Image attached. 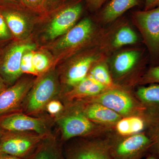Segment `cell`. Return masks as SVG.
Returning a JSON list of instances; mask_svg holds the SVG:
<instances>
[{
  "instance_id": "1",
  "label": "cell",
  "mask_w": 159,
  "mask_h": 159,
  "mask_svg": "<svg viewBox=\"0 0 159 159\" xmlns=\"http://www.w3.org/2000/svg\"><path fill=\"white\" fill-rule=\"evenodd\" d=\"M142 49H129L117 53L109 67L114 82L119 86L129 89L134 86L145 72L147 57Z\"/></svg>"
},
{
  "instance_id": "2",
  "label": "cell",
  "mask_w": 159,
  "mask_h": 159,
  "mask_svg": "<svg viewBox=\"0 0 159 159\" xmlns=\"http://www.w3.org/2000/svg\"><path fill=\"white\" fill-rule=\"evenodd\" d=\"M69 110L57 120L63 142L74 138L101 136L113 130L111 127L91 121L74 104Z\"/></svg>"
},
{
  "instance_id": "3",
  "label": "cell",
  "mask_w": 159,
  "mask_h": 159,
  "mask_svg": "<svg viewBox=\"0 0 159 159\" xmlns=\"http://www.w3.org/2000/svg\"><path fill=\"white\" fill-rule=\"evenodd\" d=\"M79 101L99 103L122 117L144 115L152 112L139 102L133 92L123 87L109 89L95 97Z\"/></svg>"
},
{
  "instance_id": "4",
  "label": "cell",
  "mask_w": 159,
  "mask_h": 159,
  "mask_svg": "<svg viewBox=\"0 0 159 159\" xmlns=\"http://www.w3.org/2000/svg\"><path fill=\"white\" fill-rule=\"evenodd\" d=\"M132 20L148 51L152 66L159 64V6L134 12Z\"/></svg>"
},
{
  "instance_id": "5",
  "label": "cell",
  "mask_w": 159,
  "mask_h": 159,
  "mask_svg": "<svg viewBox=\"0 0 159 159\" xmlns=\"http://www.w3.org/2000/svg\"><path fill=\"white\" fill-rule=\"evenodd\" d=\"M111 132L69 142L64 150L65 159H112L110 153Z\"/></svg>"
},
{
  "instance_id": "6",
  "label": "cell",
  "mask_w": 159,
  "mask_h": 159,
  "mask_svg": "<svg viewBox=\"0 0 159 159\" xmlns=\"http://www.w3.org/2000/svg\"><path fill=\"white\" fill-rule=\"evenodd\" d=\"M112 159H142L150 153L151 142L145 132L122 137L110 134Z\"/></svg>"
},
{
  "instance_id": "7",
  "label": "cell",
  "mask_w": 159,
  "mask_h": 159,
  "mask_svg": "<svg viewBox=\"0 0 159 159\" xmlns=\"http://www.w3.org/2000/svg\"><path fill=\"white\" fill-rule=\"evenodd\" d=\"M59 86L57 76L51 72L43 76L32 88L28 95L26 112L35 115L42 111L48 103L58 93Z\"/></svg>"
},
{
  "instance_id": "8",
  "label": "cell",
  "mask_w": 159,
  "mask_h": 159,
  "mask_svg": "<svg viewBox=\"0 0 159 159\" xmlns=\"http://www.w3.org/2000/svg\"><path fill=\"white\" fill-rule=\"evenodd\" d=\"M47 136L33 133H3L0 153L29 159Z\"/></svg>"
},
{
  "instance_id": "9",
  "label": "cell",
  "mask_w": 159,
  "mask_h": 159,
  "mask_svg": "<svg viewBox=\"0 0 159 159\" xmlns=\"http://www.w3.org/2000/svg\"><path fill=\"white\" fill-rule=\"evenodd\" d=\"M48 127L45 119L30 116L17 111L0 116V131L3 133H33L48 135Z\"/></svg>"
},
{
  "instance_id": "10",
  "label": "cell",
  "mask_w": 159,
  "mask_h": 159,
  "mask_svg": "<svg viewBox=\"0 0 159 159\" xmlns=\"http://www.w3.org/2000/svg\"><path fill=\"white\" fill-rule=\"evenodd\" d=\"M103 44L92 53L79 57L69 67L66 71L65 82L71 88L84 79L91 68L98 62L105 60L106 50Z\"/></svg>"
},
{
  "instance_id": "11",
  "label": "cell",
  "mask_w": 159,
  "mask_h": 159,
  "mask_svg": "<svg viewBox=\"0 0 159 159\" xmlns=\"http://www.w3.org/2000/svg\"><path fill=\"white\" fill-rule=\"evenodd\" d=\"M90 19H84L64 34L57 44L63 50L74 49L81 47L96 37V29Z\"/></svg>"
},
{
  "instance_id": "12",
  "label": "cell",
  "mask_w": 159,
  "mask_h": 159,
  "mask_svg": "<svg viewBox=\"0 0 159 159\" xmlns=\"http://www.w3.org/2000/svg\"><path fill=\"white\" fill-rule=\"evenodd\" d=\"M83 11L80 3L70 5L57 13L50 23L47 33L50 39L64 35L72 29L79 18Z\"/></svg>"
},
{
  "instance_id": "13",
  "label": "cell",
  "mask_w": 159,
  "mask_h": 159,
  "mask_svg": "<svg viewBox=\"0 0 159 159\" xmlns=\"http://www.w3.org/2000/svg\"><path fill=\"white\" fill-rule=\"evenodd\" d=\"M35 48L34 44L25 43L16 45L10 49L0 69V75L5 82L13 83L22 75L21 64L23 55L25 52Z\"/></svg>"
},
{
  "instance_id": "14",
  "label": "cell",
  "mask_w": 159,
  "mask_h": 159,
  "mask_svg": "<svg viewBox=\"0 0 159 159\" xmlns=\"http://www.w3.org/2000/svg\"><path fill=\"white\" fill-rule=\"evenodd\" d=\"M32 81L25 80L0 93V116L16 111L30 91Z\"/></svg>"
},
{
  "instance_id": "15",
  "label": "cell",
  "mask_w": 159,
  "mask_h": 159,
  "mask_svg": "<svg viewBox=\"0 0 159 159\" xmlns=\"http://www.w3.org/2000/svg\"><path fill=\"white\" fill-rule=\"evenodd\" d=\"M159 114L149 112L144 115L122 117L114 125L113 131L117 136L122 137L144 132Z\"/></svg>"
},
{
  "instance_id": "16",
  "label": "cell",
  "mask_w": 159,
  "mask_h": 159,
  "mask_svg": "<svg viewBox=\"0 0 159 159\" xmlns=\"http://www.w3.org/2000/svg\"><path fill=\"white\" fill-rule=\"evenodd\" d=\"M74 103L92 122L113 128L122 117L110 109L97 102L76 101Z\"/></svg>"
},
{
  "instance_id": "17",
  "label": "cell",
  "mask_w": 159,
  "mask_h": 159,
  "mask_svg": "<svg viewBox=\"0 0 159 159\" xmlns=\"http://www.w3.org/2000/svg\"><path fill=\"white\" fill-rule=\"evenodd\" d=\"M109 89L88 75L76 85L71 88L67 94L71 101L84 100L97 96Z\"/></svg>"
},
{
  "instance_id": "18",
  "label": "cell",
  "mask_w": 159,
  "mask_h": 159,
  "mask_svg": "<svg viewBox=\"0 0 159 159\" xmlns=\"http://www.w3.org/2000/svg\"><path fill=\"white\" fill-rule=\"evenodd\" d=\"M29 159H65L62 145L53 137L47 136Z\"/></svg>"
},
{
  "instance_id": "19",
  "label": "cell",
  "mask_w": 159,
  "mask_h": 159,
  "mask_svg": "<svg viewBox=\"0 0 159 159\" xmlns=\"http://www.w3.org/2000/svg\"><path fill=\"white\" fill-rule=\"evenodd\" d=\"M139 3L140 0H111L101 12V20L105 24L113 22Z\"/></svg>"
},
{
  "instance_id": "20",
  "label": "cell",
  "mask_w": 159,
  "mask_h": 159,
  "mask_svg": "<svg viewBox=\"0 0 159 159\" xmlns=\"http://www.w3.org/2000/svg\"><path fill=\"white\" fill-rule=\"evenodd\" d=\"M139 86L134 94L139 102L148 110L159 113V84Z\"/></svg>"
},
{
  "instance_id": "21",
  "label": "cell",
  "mask_w": 159,
  "mask_h": 159,
  "mask_svg": "<svg viewBox=\"0 0 159 159\" xmlns=\"http://www.w3.org/2000/svg\"><path fill=\"white\" fill-rule=\"evenodd\" d=\"M139 40V37L136 32L130 26L123 25L114 33L109 44L107 46V50L115 51L124 46L136 44Z\"/></svg>"
},
{
  "instance_id": "22",
  "label": "cell",
  "mask_w": 159,
  "mask_h": 159,
  "mask_svg": "<svg viewBox=\"0 0 159 159\" xmlns=\"http://www.w3.org/2000/svg\"><path fill=\"white\" fill-rule=\"evenodd\" d=\"M88 75L108 89L122 87L117 85L114 82L109 66L105 60L102 61L95 64L91 68Z\"/></svg>"
},
{
  "instance_id": "23",
  "label": "cell",
  "mask_w": 159,
  "mask_h": 159,
  "mask_svg": "<svg viewBox=\"0 0 159 159\" xmlns=\"http://www.w3.org/2000/svg\"><path fill=\"white\" fill-rule=\"evenodd\" d=\"M3 15L8 28L14 35L19 37L25 34L27 23L22 15L14 11H5Z\"/></svg>"
},
{
  "instance_id": "24",
  "label": "cell",
  "mask_w": 159,
  "mask_h": 159,
  "mask_svg": "<svg viewBox=\"0 0 159 159\" xmlns=\"http://www.w3.org/2000/svg\"><path fill=\"white\" fill-rule=\"evenodd\" d=\"M145 132L151 142L150 153L159 159V114L151 122Z\"/></svg>"
},
{
  "instance_id": "25",
  "label": "cell",
  "mask_w": 159,
  "mask_h": 159,
  "mask_svg": "<svg viewBox=\"0 0 159 159\" xmlns=\"http://www.w3.org/2000/svg\"><path fill=\"white\" fill-rule=\"evenodd\" d=\"M151 84H159V64L151 66L145 70L137 80L135 85H146Z\"/></svg>"
},
{
  "instance_id": "26",
  "label": "cell",
  "mask_w": 159,
  "mask_h": 159,
  "mask_svg": "<svg viewBox=\"0 0 159 159\" xmlns=\"http://www.w3.org/2000/svg\"><path fill=\"white\" fill-rule=\"evenodd\" d=\"M32 63L35 74L43 73L47 70L50 65L48 57L42 53L34 52L32 57Z\"/></svg>"
},
{
  "instance_id": "27",
  "label": "cell",
  "mask_w": 159,
  "mask_h": 159,
  "mask_svg": "<svg viewBox=\"0 0 159 159\" xmlns=\"http://www.w3.org/2000/svg\"><path fill=\"white\" fill-rule=\"evenodd\" d=\"M33 54V51H29L23 55L21 64V70L22 73L36 75L32 63Z\"/></svg>"
},
{
  "instance_id": "28",
  "label": "cell",
  "mask_w": 159,
  "mask_h": 159,
  "mask_svg": "<svg viewBox=\"0 0 159 159\" xmlns=\"http://www.w3.org/2000/svg\"><path fill=\"white\" fill-rule=\"evenodd\" d=\"M46 110L49 114L51 115H57L63 110V105L58 100H51L46 107Z\"/></svg>"
},
{
  "instance_id": "29",
  "label": "cell",
  "mask_w": 159,
  "mask_h": 159,
  "mask_svg": "<svg viewBox=\"0 0 159 159\" xmlns=\"http://www.w3.org/2000/svg\"><path fill=\"white\" fill-rule=\"evenodd\" d=\"M8 28L5 19L0 15V38L6 39L9 37Z\"/></svg>"
},
{
  "instance_id": "30",
  "label": "cell",
  "mask_w": 159,
  "mask_h": 159,
  "mask_svg": "<svg viewBox=\"0 0 159 159\" xmlns=\"http://www.w3.org/2000/svg\"><path fill=\"white\" fill-rule=\"evenodd\" d=\"M107 0H87L89 6L94 10H98Z\"/></svg>"
},
{
  "instance_id": "31",
  "label": "cell",
  "mask_w": 159,
  "mask_h": 159,
  "mask_svg": "<svg viewBox=\"0 0 159 159\" xmlns=\"http://www.w3.org/2000/svg\"><path fill=\"white\" fill-rule=\"evenodd\" d=\"M23 4L31 8H36L42 4L44 0H21Z\"/></svg>"
},
{
  "instance_id": "32",
  "label": "cell",
  "mask_w": 159,
  "mask_h": 159,
  "mask_svg": "<svg viewBox=\"0 0 159 159\" xmlns=\"http://www.w3.org/2000/svg\"><path fill=\"white\" fill-rule=\"evenodd\" d=\"M158 6L159 0H145L144 10H150Z\"/></svg>"
},
{
  "instance_id": "33",
  "label": "cell",
  "mask_w": 159,
  "mask_h": 159,
  "mask_svg": "<svg viewBox=\"0 0 159 159\" xmlns=\"http://www.w3.org/2000/svg\"><path fill=\"white\" fill-rule=\"evenodd\" d=\"M0 159H24L19 157L4 153H0Z\"/></svg>"
},
{
  "instance_id": "34",
  "label": "cell",
  "mask_w": 159,
  "mask_h": 159,
  "mask_svg": "<svg viewBox=\"0 0 159 159\" xmlns=\"http://www.w3.org/2000/svg\"><path fill=\"white\" fill-rule=\"evenodd\" d=\"M5 89H6V86H5V81L0 75V93Z\"/></svg>"
},
{
  "instance_id": "35",
  "label": "cell",
  "mask_w": 159,
  "mask_h": 159,
  "mask_svg": "<svg viewBox=\"0 0 159 159\" xmlns=\"http://www.w3.org/2000/svg\"><path fill=\"white\" fill-rule=\"evenodd\" d=\"M145 159H158L155 155L151 153H149L145 157Z\"/></svg>"
},
{
  "instance_id": "36",
  "label": "cell",
  "mask_w": 159,
  "mask_h": 159,
  "mask_svg": "<svg viewBox=\"0 0 159 159\" xmlns=\"http://www.w3.org/2000/svg\"><path fill=\"white\" fill-rule=\"evenodd\" d=\"M20 0H0V1H4V2H16Z\"/></svg>"
},
{
  "instance_id": "37",
  "label": "cell",
  "mask_w": 159,
  "mask_h": 159,
  "mask_svg": "<svg viewBox=\"0 0 159 159\" xmlns=\"http://www.w3.org/2000/svg\"><path fill=\"white\" fill-rule=\"evenodd\" d=\"M3 135V133L1 131H0V142H1V140H2V138Z\"/></svg>"
},
{
  "instance_id": "38",
  "label": "cell",
  "mask_w": 159,
  "mask_h": 159,
  "mask_svg": "<svg viewBox=\"0 0 159 159\" xmlns=\"http://www.w3.org/2000/svg\"><path fill=\"white\" fill-rule=\"evenodd\" d=\"M49 1H50V2H55V1H57V0H49Z\"/></svg>"
}]
</instances>
